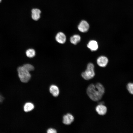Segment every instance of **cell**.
Listing matches in <instances>:
<instances>
[{"instance_id": "14", "label": "cell", "mask_w": 133, "mask_h": 133, "mask_svg": "<svg viewBox=\"0 0 133 133\" xmlns=\"http://www.w3.org/2000/svg\"><path fill=\"white\" fill-rule=\"evenodd\" d=\"M26 56L28 57L31 58L34 57L35 55V52L34 50L30 49L27 50L26 51Z\"/></svg>"}, {"instance_id": "7", "label": "cell", "mask_w": 133, "mask_h": 133, "mask_svg": "<svg viewBox=\"0 0 133 133\" xmlns=\"http://www.w3.org/2000/svg\"><path fill=\"white\" fill-rule=\"evenodd\" d=\"M74 118L73 116L70 113H68L63 117V122L66 125H69L74 121Z\"/></svg>"}, {"instance_id": "11", "label": "cell", "mask_w": 133, "mask_h": 133, "mask_svg": "<svg viewBox=\"0 0 133 133\" xmlns=\"http://www.w3.org/2000/svg\"><path fill=\"white\" fill-rule=\"evenodd\" d=\"M50 91L52 95L57 97L59 95V91L58 87L56 85H52L50 87Z\"/></svg>"}, {"instance_id": "4", "label": "cell", "mask_w": 133, "mask_h": 133, "mask_svg": "<svg viewBox=\"0 0 133 133\" xmlns=\"http://www.w3.org/2000/svg\"><path fill=\"white\" fill-rule=\"evenodd\" d=\"M89 26L88 22L85 20L82 21L78 26V30L82 33L87 32L89 28Z\"/></svg>"}, {"instance_id": "18", "label": "cell", "mask_w": 133, "mask_h": 133, "mask_svg": "<svg viewBox=\"0 0 133 133\" xmlns=\"http://www.w3.org/2000/svg\"><path fill=\"white\" fill-rule=\"evenodd\" d=\"M1 0H0V2L1 1Z\"/></svg>"}, {"instance_id": "1", "label": "cell", "mask_w": 133, "mask_h": 133, "mask_svg": "<svg viewBox=\"0 0 133 133\" xmlns=\"http://www.w3.org/2000/svg\"><path fill=\"white\" fill-rule=\"evenodd\" d=\"M105 90L103 85L101 83H98L95 84H90L87 89L86 93L92 100L96 101L101 99L104 93Z\"/></svg>"}, {"instance_id": "13", "label": "cell", "mask_w": 133, "mask_h": 133, "mask_svg": "<svg viewBox=\"0 0 133 133\" xmlns=\"http://www.w3.org/2000/svg\"><path fill=\"white\" fill-rule=\"evenodd\" d=\"M34 105L31 102H28L26 103L24 105V110L25 112L30 111L34 108Z\"/></svg>"}, {"instance_id": "9", "label": "cell", "mask_w": 133, "mask_h": 133, "mask_svg": "<svg viewBox=\"0 0 133 133\" xmlns=\"http://www.w3.org/2000/svg\"><path fill=\"white\" fill-rule=\"evenodd\" d=\"M55 39L58 43L63 44L65 43L66 41V37L65 34L62 32H59L56 35Z\"/></svg>"}, {"instance_id": "17", "label": "cell", "mask_w": 133, "mask_h": 133, "mask_svg": "<svg viewBox=\"0 0 133 133\" xmlns=\"http://www.w3.org/2000/svg\"><path fill=\"white\" fill-rule=\"evenodd\" d=\"M47 132L48 133H56L57 131L55 129L50 128L47 130Z\"/></svg>"}, {"instance_id": "6", "label": "cell", "mask_w": 133, "mask_h": 133, "mask_svg": "<svg viewBox=\"0 0 133 133\" xmlns=\"http://www.w3.org/2000/svg\"><path fill=\"white\" fill-rule=\"evenodd\" d=\"M95 110L98 114L100 115H104L107 113V107L102 104H99L96 107Z\"/></svg>"}, {"instance_id": "16", "label": "cell", "mask_w": 133, "mask_h": 133, "mask_svg": "<svg viewBox=\"0 0 133 133\" xmlns=\"http://www.w3.org/2000/svg\"><path fill=\"white\" fill-rule=\"evenodd\" d=\"M127 87L130 93L133 95V83H128Z\"/></svg>"}, {"instance_id": "2", "label": "cell", "mask_w": 133, "mask_h": 133, "mask_svg": "<svg viewBox=\"0 0 133 133\" xmlns=\"http://www.w3.org/2000/svg\"><path fill=\"white\" fill-rule=\"evenodd\" d=\"M94 68V66L93 63H89L86 69L81 73L82 77L86 80H89L93 78L95 74Z\"/></svg>"}, {"instance_id": "12", "label": "cell", "mask_w": 133, "mask_h": 133, "mask_svg": "<svg viewBox=\"0 0 133 133\" xmlns=\"http://www.w3.org/2000/svg\"><path fill=\"white\" fill-rule=\"evenodd\" d=\"M81 37L78 34H75L71 36L70 38V41L71 43L76 45L81 41Z\"/></svg>"}, {"instance_id": "8", "label": "cell", "mask_w": 133, "mask_h": 133, "mask_svg": "<svg viewBox=\"0 0 133 133\" xmlns=\"http://www.w3.org/2000/svg\"><path fill=\"white\" fill-rule=\"evenodd\" d=\"M31 16L32 19L34 20L37 21L40 18L41 10L37 8H33L31 11Z\"/></svg>"}, {"instance_id": "10", "label": "cell", "mask_w": 133, "mask_h": 133, "mask_svg": "<svg viewBox=\"0 0 133 133\" xmlns=\"http://www.w3.org/2000/svg\"><path fill=\"white\" fill-rule=\"evenodd\" d=\"M87 47L92 51L97 50L98 48V45L97 42L95 40L90 41L87 45Z\"/></svg>"}, {"instance_id": "15", "label": "cell", "mask_w": 133, "mask_h": 133, "mask_svg": "<svg viewBox=\"0 0 133 133\" xmlns=\"http://www.w3.org/2000/svg\"><path fill=\"white\" fill-rule=\"evenodd\" d=\"M23 66L29 72L33 70L34 69L33 66L29 64H25Z\"/></svg>"}, {"instance_id": "5", "label": "cell", "mask_w": 133, "mask_h": 133, "mask_svg": "<svg viewBox=\"0 0 133 133\" xmlns=\"http://www.w3.org/2000/svg\"><path fill=\"white\" fill-rule=\"evenodd\" d=\"M97 64L99 66L104 67L106 66L108 62V58L104 56H101L99 57L97 61Z\"/></svg>"}, {"instance_id": "3", "label": "cell", "mask_w": 133, "mask_h": 133, "mask_svg": "<svg viewBox=\"0 0 133 133\" xmlns=\"http://www.w3.org/2000/svg\"><path fill=\"white\" fill-rule=\"evenodd\" d=\"M18 76L20 81L23 83H27L30 80L31 75L29 71L22 66L17 69Z\"/></svg>"}]
</instances>
